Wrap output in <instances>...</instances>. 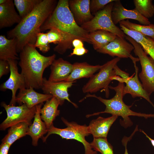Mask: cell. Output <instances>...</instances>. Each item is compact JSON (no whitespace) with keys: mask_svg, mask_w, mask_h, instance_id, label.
Segmentation results:
<instances>
[{"mask_svg":"<svg viewBox=\"0 0 154 154\" xmlns=\"http://www.w3.org/2000/svg\"><path fill=\"white\" fill-rule=\"evenodd\" d=\"M56 1L43 0L13 29L7 32V38H16L17 50L20 53L28 44L35 45L41 26L55 7Z\"/></svg>","mask_w":154,"mask_h":154,"instance_id":"cell-1","label":"cell"},{"mask_svg":"<svg viewBox=\"0 0 154 154\" xmlns=\"http://www.w3.org/2000/svg\"><path fill=\"white\" fill-rule=\"evenodd\" d=\"M56 57L55 54L48 56L41 54L35 45L29 44L24 46L20 52L18 64L26 88H41L44 72L51 65Z\"/></svg>","mask_w":154,"mask_h":154,"instance_id":"cell-2","label":"cell"},{"mask_svg":"<svg viewBox=\"0 0 154 154\" xmlns=\"http://www.w3.org/2000/svg\"><path fill=\"white\" fill-rule=\"evenodd\" d=\"M54 29L73 40L78 39L90 43L89 33L76 23L68 0H59L52 12L41 26L40 31Z\"/></svg>","mask_w":154,"mask_h":154,"instance_id":"cell-3","label":"cell"},{"mask_svg":"<svg viewBox=\"0 0 154 154\" xmlns=\"http://www.w3.org/2000/svg\"><path fill=\"white\" fill-rule=\"evenodd\" d=\"M124 86V83L120 82H119L118 85L116 86H109V89L114 90L116 92L115 96L109 99H104L95 94H88L85 97V98L90 97L95 98L105 105L106 108L103 111L87 115L86 117H88L104 113L111 114L112 115H115L118 117L121 116L123 120L120 121V123L125 128L130 126L133 124L132 122L129 117L130 116L144 117L146 119L150 117L154 118V114H147L135 112L130 109L132 105L128 106L124 103L123 100L124 96L123 90Z\"/></svg>","mask_w":154,"mask_h":154,"instance_id":"cell-4","label":"cell"},{"mask_svg":"<svg viewBox=\"0 0 154 154\" xmlns=\"http://www.w3.org/2000/svg\"><path fill=\"white\" fill-rule=\"evenodd\" d=\"M61 119L67 127L64 128H59L52 124L48 129L46 135L41 139L43 142H45L51 134H56L59 135L62 139H75L82 143L85 149L84 154H97V152L92 149L90 143L85 139V137L90 134L86 125H81L75 122H69L63 117Z\"/></svg>","mask_w":154,"mask_h":154,"instance_id":"cell-5","label":"cell"},{"mask_svg":"<svg viewBox=\"0 0 154 154\" xmlns=\"http://www.w3.org/2000/svg\"><path fill=\"white\" fill-rule=\"evenodd\" d=\"M120 58L116 57L108 61L102 65L99 72L90 78L82 88L84 93H95L101 89L105 92L108 98L109 95V84L112 81L111 78L116 75L114 69Z\"/></svg>","mask_w":154,"mask_h":154,"instance_id":"cell-6","label":"cell"},{"mask_svg":"<svg viewBox=\"0 0 154 154\" xmlns=\"http://www.w3.org/2000/svg\"><path fill=\"white\" fill-rule=\"evenodd\" d=\"M114 2L108 4L95 14L91 20L80 26L89 33L98 30H104L125 38L126 35L114 24L112 19V12Z\"/></svg>","mask_w":154,"mask_h":154,"instance_id":"cell-7","label":"cell"},{"mask_svg":"<svg viewBox=\"0 0 154 154\" xmlns=\"http://www.w3.org/2000/svg\"><path fill=\"white\" fill-rule=\"evenodd\" d=\"M125 38L134 46V52L138 57L141 67L139 77L144 89L151 95L154 92V60L147 56L141 46L134 40L126 35Z\"/></svg>","mask_w":154,"mask_h":154,"instance_id":"cell-8","label":"cell"},{"mask_svg":"<svg viewBox=\"0 0 154 154\" xmlns=\"http://www.w3.org/2000/svg\"><path fill=\"white\" fill-rule=\"evenodd\" d=\"M1 105L5 110L7 117L0 124V130H5L20 123H25L29 126L32 123V120L36 111V106L30 108L24 104L15 106L7 105L4 102H1Z\"/></svg>","mask_w":154,"mask_h":154,"instance_id":"cell-9","label":"cell"},{"mask_svg":"<svg viewBox=\"0 0 154 154\" xmlns=\"http://www.w3.org/2000/svg\"><path fill=\"white\" fill-rule=\"evenodd\" d=\"M76 81L52 82L46 78H43L41 89L44 94H50L56 98L60 102L61 106L63 104L65 100H66L77 108V105L70 99L68 92V89Z\"/></svg>","mask_w":154,"mask_h":154,"instance_id":"cell-10","label":"cell"},{"mask_svg":"<svg viewBox=\"0 0 154 154\" xmlns=\"http://www.w3.org/2000/svg\"><path fill=\"white\" fill-rule=\"evenodd\" d=\"M10 67V74L9 78L5 82L1 84V91H5L7 89L12 91V96L9 105L15 106L16 93L19 89L26 88L24 80L18 71L17 60L9 59L8 60Z\"/></svg>","mask_w":154,"mask_h":154,"instance_id":"cell-11","label":"cell"},{"mask_svg":"<svg viewBox=\"0 0 154 154\" xmlns=\"http://www.w3.org/2000/svg\"><path fill=\"white\" fill-rule=\"evenodd\" d=\"M129 58L134 64L135 73V76L133 77L132 76L125 79H123V82L126 84V85L125 86L123 89V95L124 96L127 94H129L133 98L137 97L143 98L150 103L154 108V105L150 99V95L144 89L142 83L139 80V68L136 65V62L139 61V58L134 57L131 55Z\"/></svg>","mask_w":154,"mask_h":154,"instance_id":"cell-12","label":"cell"},{"mask_svg":"<svg viewBox=\"0 0 154 154\" xmlns=\"http://www.w3.org/2000/svg\"><path fill=\"white\" fill-rule=\"evenodd\" d=\"M134 49L133 45L124 38L116 36V38L108 44L96 51L112 57L127 58H129L131 55V53Z\"/></svg>","mask_w":154,"mask_h":154,"instance_id":"cell-13","label":"cell"},{"mask_svg":"<svg viewBox=\"0 0 154 154\" xmlns=\"http://www.w3.org/2000/svg\"><path fill=\"white\" fill-rule=\"evenodd\" d=\"M112 17L113 21L116 25L122 21L129 19L137 21L144 25L151 24L148 19L141 15L134 9L132 10L126 9L119 0H116L114 2Z\"/></svg>","mask_w":154,"mask_h":154,"instance_id":"cell-14","label":"cell"},{"mask_svg":"<svg viewBox=\"0 0 154 154\" xmlns=\"http://www.w3.org/2000/svg\"><path fill=\"white\" fill-rule=\"evenodd\" d=\"M53 96L51 95L42 94L35 91L31 87L19 90L16 96L15 100L19 106L25 104L31 108L36 105L43 103L50 99Z\"/></svg>","mask_w":154,"mask_h":154,"instance_id":"cell-15","label":"cell"},{"mask_svg":"<svg viewBox=\"0 0 154 154\" xmlns=\"http://www.w3.org/2000/svg\"><path fill=\"white\" fill-rule=\"evenodd\" d=\"M90 0H68L69 9L76 23L80 26L94 17L90 11Z\"/></svg>","mask_w":154,"mask_h":154,"instance_id":"cell-16","label":"cell"},{"mask_svg":"<svg viewBox=\"0 0 154 154\" xmlns=\"http://www.w3.org/2000/svg\"><path fill=\"white\" fill-rule=\"evenodd\" d=\"M73 64L60 58L55 59L50 65V73L48 79L52 82L65 81L71 73Z\"/></svg>","mask_w":154,"mask_h":154,"instance_id":"cell-17","label":"cell"},{"mask_svg":"<svg viewBox=\"0 0 154 154\" xmlns=\"http://www.w3.org/2000/svg\"><path fill=\"white\" fill-rule=\"evenodd\" d=\"M118 117L115 115L107 118L99 117L92 120L88 126L89 133L94 138H107L110 127Z\"/></svg>","mask_w":154,"mask_h":154,"instance_id":"cell-18","label":"cell"},{"mask_svg":"<svg viewBox=\"0 0 154 154\" xmlns=\"http://www.w3.org/2000/svg\"><path fill=\"white\" fill-rule=\"evenodd\" d=\"M14 1L7 0L0 5V29L11 27L15 23L19 24L22 19L16 11Z\"/></svg>","mask_w":154,"mask_h":154,"instance_id":"cell-19","label":"cell"},{"mask_svg":"<svg viewBox=\"0 0 154 154\" xmlns=\"http://www.w3.org/2000/svg\"><path fill=\"white\" fill-rule=\"evenodd\" d=\"M43 103L36 106V111L33 122L29 126L27 135L30 136L32 139V144L34 146L37 145L39 138L42 139L44 135L47 133L48 129L45 122L42 121L40 112Z\"/></svg>","mask_w":154,"mask_h":154,"instance_id":"cell-20","label":"cell"},{"mask_svg":"<svg viewBox=\"0 0 154 154\" xmlns=\"http://www.w3.org/2000/svg\"><path fill=\"white\" fill-rule=\"evenodd\" d=\"M73 66L71 73L64 81L73 82L83 78H90L102 66L100 65H90L86 62H76L73 64Z\"/></svg>","mask_w":154,"mask_h":154,"instance_id":"cell-21","label":"cell"},{"mask_svg":"<svg viewBox=\"0 0 154 154\" xmlns=\"http://www.w3.org/2000/svg\"><path fill=\"white\" fill-rule=\"evenodd\" d=\"M59 105L61 106L60 101L53 96L46 102L40 110L41 118L45 123L48 129L53 124V121L56 117L59 115L60 110L58 109Z\"/></svg>","mask_w":154,"mask_h":154,"instance_id":"cell-22","label":"cell"},{"mask_svg":"<svg viewBox=\"0 0 154 154\" xmlns=\"http://www.w3.org/2000/svg\"><path fill=\"white\" fill-rule=\"evenodd\" d=\"M16 38L8 39L5 35L0 36V60H19L17 50Z\"/></svg>","mask_w":154,"mask_h":154,"instance_id":"cell-23","label":"cell"},{"mask_svg":"<svg viewBox=\"0 0 154 154\" xmlns=\"http://www.w3.org/2000/svg\"><path fill=\"white\" fill-rule=\"evenodd\" d=\"M115 35L108 31L98 30L89 33L90 43L95 50H97L105 46L114 40Z\"/></svg>","mask_w":154,"mask_h":154,"instance_id":"cell-24","label":"cell"},{"mask_svg":"<svg viewBox=\"0 0 154 154\" xmlns=\"http://www.w3.org/2000/svg\"><path fill=\"white\" fill-rule=\"evenodd\" d=\"M29 126L27 123L22 122L11 126L7 133L2 139V143L11 145L17 140L27 135Z\"/></svg>","mask_w":154,"mask_h":154,"instance_id":"cell-25","label":"cell"},{"mask_svg":"<svg viewBox=\"0 0 154 154\" xmlns=\"http://www.w3.org/2000/svg\"><path fill=\"white\" fill-rule=\"evenodd\" d=\"M119 26L126 35L134 40L142 48L147 47L154 49V40L152 38L136 31L129 29L119 24Z\"/></svg>","mask_w":154,"mask_h":154,"instance_id":"cell-26","label":"cell"},{"mask_svg":"<svg viewBox=\"0 0 154 154\" xmlns=\"http://www.w3.org/2000/svg\"><path fill=\"white\" fill-rule=\"evenodd\" d=\"M42 0H14V3L22 19L31 13Z\"/></svg>","mask_w":154,"mask_h":154,"instance_id":"cell-27","label":"cell"},{"mask_svg":"<svg viewBox=\"0 0 154 154\" xmlns=\"http://www.w3.org/2000/svg\"><path fill=\"white\" fill-rule=\"evenodd\" d=\"M127 29L136 31L148 36L154 40V24L149 25L137 24L130 22L128 19L124 20L119 23Z\"/></svg>","mask_w":154,"mask_h":154,"instance_id":"cell-28","label":"cell"},{"mask_svg":"<svg viewBox=\"0 0 154 154\" xmlns=\"http://www.w3.org/2000/svg\"><path fill=\"white\" fill-rule=\"evenodd\" d=\"M135 9L141 15L148 19L154 15V5L151 0H134Z\"/></svg>","mask_w":154,"mask_h":154,"instance_id":"cell-29","label":"cell"},{"mask_svg":"<svg viewBox=\"0 0 154 154\" xmlns=\"http://www.w3.org/2000/svg\"><path fill=\"white\" fill-rule=\"evenodd\" d=\"M92 149L102 154H114L113 147L106 138H94L90 143Z\"/></svg>","mask_w":154,"mask_h":154,"instance_id":"cell-30","label":"cell"},{"mask_svg":"<svg viewBox=\"0 0 154 154\" xmlns=\"http://www.w3.org/2000/svg\"><path fill=\"white\" fill-rule=\"evenodd\" d=\"M35 46L43 53H45L50 50V43L46 33L40 32L38 34Z\"/></svg>","mask_w":154,"mask_h":154,"instance_id":"cell-31","label":"cell"},{"mask_svg":"<svg viewBox=\"0 0 154 154\" xmlns=\"http://www.w3.org/2000/svg\"><path fill=\"white\" fill-rule=\"evenodd\" d=\"M116 0H91L90 7L91 13L94 15L103 9L109 3L115 1Z\"/></svg>","mask_w":154,"mask_h":154,"instance_id":"cell-32","label":"cell"},{"mask_svg":"<svg viewBox=\"0 0 154 154\" xmlns=\"http://www.w3.org/2000/svg\"><path fill=\"white\" fill-rule=\"evenodd\" d=\"M10 71V67L7 60H0V78L7 75Z\"/></svg>","mask_w":154,"mask_h":154,"instance_id":"cell-33","label":"cell"},{"mask_svg":"<svg viewBox=\"0 0 154 154\" xmlns=\"http://www.w3.org/2000/svg\"><path fill=\"white\" fill-rule=\"evenodd\" d=\"M88 52V50L84 46L74 48L73 49L72 52L70 53L69 56H71L74 55L82 56L87 53Z\"/></svg>","mask_w":154,"mask_h":154,"instance_id":"cell-34","label":"cell"},{"mask_svg":"<svg viewBox=\"0 0 154 154\" xmlns=\"http://www.w3.org/2000/svg\"><path fill=\"white\" fill-rule=\"evenodd\" d=\"M11 145L4 143H2L0 146V154H8Z\"/></svg>","mask_w":154,"mask_h":154,"instance_id":"cell-35","label":"cell"},{"mask_svg":"<svg viewBox=\"0 0 154 154\" xmlns=\"http://www.w3.org/2000/svg\"><path fill=\"white\" fill-rule=\"evenodd\" d=\"M134 133L133 132L131 135V136L129 137H124L122 139V143L123 145L125 147V151L124 154H129L128 152V151L127 148V142L128 141H129L131 137L134 135Z\"/></svg>","mask_w":154,"mask_h":154,"instance_id":"cell-36","label":"cell"},{"mask_svg":"<svg viewBox=\"0 0 154 154\" xmlns=\"http://www.w3.org/2000/svg\"><path fill=\"white\" fill-rule=\"evenodd\" d=\"M83 42L80 39H75L72 42V46L74 48L84 47Z\"/></svg>","mask_w":154,"mask_h":154,"instance_id":"cell-37","label":"cell"},{"mask_svg":"<svg viewBox=\"0 0 154 154\" xmlns=\"http://www.w3.org/2000/svg\"><path fill=\"white\" fill-rule=\"evenodd\" d=\"M141 132L143 133H144L145 135L146 136V137L148 138V139L150 140V141L152 145L154 147V140L151 139V137H150L148 135H147V134L143 130L140 129L139 130Z\"/></svg>","mask_w":154,"mask_h":154,"instance_id":"cell-38","label":"cell"},{"mask_svg":"<svg viewBox=\"0 0 154 154\" xmlns=\"http://www.w3.org/2000/svg\"><path fill=\"white\" fill-rule=\"evenodd\" d=\"M7 0H0V5L2 4L5 3Z\"/></svg>","mask_w":154,"mask_h":154,"instance_id":"cell-39","label":"cell"}]
</instances>
